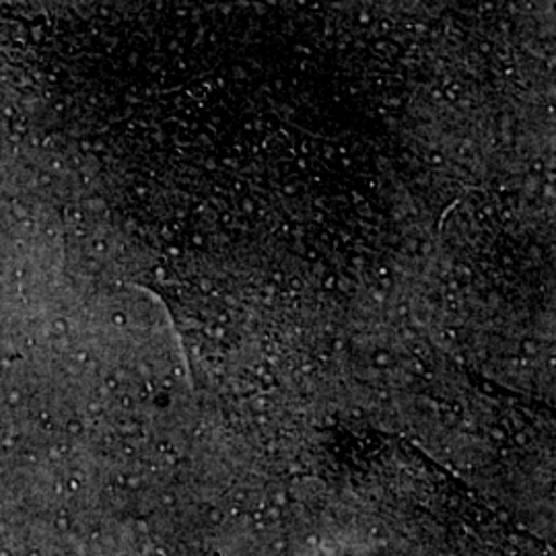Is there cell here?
Returning <instances> with one entry per match:
<instances>
[{
    "label": "cell",
    "mask_w": 556,
    "mask_h": 556,
    "mask_svg": "<svg viewBox=\"0 0 556 556\" xmlns=\"http://www.w3.org/2000/svg\"><path fill=\"white\" fill-rule=\"evenodd\" d=\"M56 326H59V328H62V330L66 328V326H64V319H56Z\"/></svg>",
    "instance_id": "cell-1"
}]
</instances>
